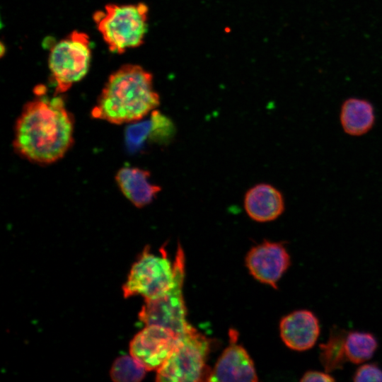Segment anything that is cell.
Returning a JSON list of instances; mask_svg holds the SVG:
<instances>
[{"label":"cell","instance_id":"obj_1","mask_svg":"<svg viewBox=\"0 0 382 382\" xmlns=\"http://www.w3.org/2000/svg\"><path fill=\"white\" fill-rule=\"evenodd\" d=\"M74 116L59 96H38L26 103L18 117L13 146L23 158L40 165L52 164L74 143Z\"/></svg>","mask_w":382,"mask_h":382},{"label":"cell","instance_id":"obj_2","mask_svg":"<svg viewBox=\"0 0 382 382\" xmlns=\"http://www.w3.org/2000/svg\"><path fill=\"white\" fill-rule=\"evenodd\" d=\"M159 103L151 74L139 65L126 64L109 76L91 116L114 125L130 123L143 119Z\"/></svg>","mask_w":382,"mask_h":382},{"label":"cell","instance_id":"obj_3","mask_svg":"<svg viewBox=\"0 0 382 382\" xmlns=\"http://www.w3.org/2000/svg\"><path fill=\"white\" fill-rule=\"evenodd\" d=\"M148 7L137 4H107L98 11L93 20L108 49L112 52L123 53L140 46L148 28Z\"/></svg>","mask_w":382,"mask_h":382},{"label":"cell","instance_id":"obj_4","mask_svg":"<svg viewBox=\"0 0 382 382\" xmlns=\"http://www.w3.org/2000/svg\"><path fill=\"white\" fill-rule=\"evenodd\" d=\"M209 340L192 325L177 335L173 349L157 369L156 381L195 382L207 381Z\"/></svg>","mask_w":382,"mask_h":382},{"label":"cell","instance_id":"obj_5","mask_svg":"<svg viewBox=\"0 0 382 382\" xmlns=\"http://www.w3.org/2000/svg\"><path fill=\"white\" fill-rule=\"evenodd\" d=\"M185 254L178 244L175 261L174 279L172 286L163 295L145 300L139 313V320L146 325H158L165 327L177 335L190 325L186 320V309L183 298L185 278Z\"/></svg>","mask_w":382,"mask_h":382},{"label":"cell","instance_id":"obj_6","mask_svg":"<svg viewBox=\"0 0 382 382\" xmlns=\"http://www.w3.org/2000/svg\"><path fill=\"white\" fill-rule=\"evenodd\" d=\"M91 54L89 37L76 30L52 47L49 67L55 83V95L67 91L86 76Z\"/></svg>","mask_w":382,"mask_h":382},{"label":"cell","instance_id":"obj_7","mask_svg":"<svg viewBox=\"0 0 382 382\" xmlns=\"http://www.w3.org/2000/svg\"><path fill=\"white\" fill-rule=\"evenodd\" d=\"M173 279V263L168 259L165 250L158 255L146 247L132 266L122 287L124 296L141 295L145 300L157 298L170 289Z\"/></svg>","mask_w":382,"mask_h":382},{"label":"cell","instance_id":"obj_8","mask_svg":"<svg viewBox=\"0 0 382 382\" xmlns=\"http://www.w3.org/2000/svg\"><path fill=\"white\" fill-rule=\"evenodd\" d=\"M177 335L158 325H148L131 340L129 352L147 371L158 369L168 359Z\"/></svg>","mask_w":382,"mask_h":382},{"label":"cell","instance_id":"obj_9","mask_svg":"<svg viewBox=\"0 0 382 382\" xmlns=\"http://www.w3.org/2000/svg\"><path fill=\"white\" fill-rule=\"evenodd\" d=\"M245 265L255 279L277 289L290 265V256L283 244L266 241L249 250Z\"/></svg>","mask_w":382,"mask_h":382},{"label":"cell","instance_id":"obj_10","mask_svg":"<svg viewBox=\"0 0 382 382\" xmlns=\"http://www.w3.org/2000/svg\"><path fill=\"white\" fill-rule=\"evenodd\" d=\"M253 361L243 347L237 343V334L230 331V343L224 350L207 381H257Z\"/></svg>","mask_w":382,"mask_h":382},{"label":"cell","instance_id":"obj_11","mask_svg":"<svg viewBox=\"0 0 382 382\" xmlns=\"http://www.w3.org/2000/svg\"><path fill=\"white\" fill-rule=\"evenodd\" d=\"M279 330L281 338L289 348L305 351L316 344L320 334V325L313 313L298 310L282 319Z\"/></svg>","mask_w":382,"mask_h":382},{"label":"cell","instance_id":"obj_12","mask_svg":"<svg viewBox=\"0 0 382 382\" xmlns=\"http://www.w3.org/2000/svg\"><path fill=\"white\" fill-rule=\"evenodd\" d=\"M115 181L123 195L136 207L150 204L161 191L150 181V173L138 167L125 166L118 170Z\"/></svg>","mask_w":382,"mask_h":382},{"label":"cell","instance_id":"obj_13","mask_svg":"<svg viewBox=\"0 0 382 382\" xmlns=\"http://www.w3.org/2000/svg\"><path fill=\"white\" fill-rule=\"evenodd\" d=\"M244 207L252 219L258 222L271 221L283 213L284 197L272 185L257 184L245 193Z\"/></svg>","mask_w":382,"mask_h":382},{"label":"cell","instance_id":"obj_14","mask_svg":"<svg viewBox=\"0 0 382 382\" xmlns=\"http://www.w3.org/2000/svg\"><path fill=\"white\" fill-rule=\"evenodd\" d=\"M340 120L344 132L354 137L368 133L375 123L373 105L367 100L349 98L341 106Z\"/></svg>","mask_w":382,"mask_h":382},{"label":"cell","instance_id":"obj_15","mask_svg":"<svg viewBox=\"0 0 382 382\" xmlns=\"http://www.w3.org/2000/svg\"><path fill=\"white\" fill-rule=\"evenodd\" d=\"M346 332L334 328L327 342L320 345V361L328 373L342 368L347 359L345 354Z\"/></svg>","mask_w":382,"mask_h":382},{"label":"cell","instance_id":"obj_16","mask_svg":"<svg viewBox=\"0 0 382 382\" xmlns=\"http://www.w3.org/2000/svg\"><path fill=\"white\" fill-rule=\"evenodd\" d=\"M377 347L375 337L369 332L352 331L345 337L346 357L354 364H361L370 359Z\"/></svg>","mask_w":382,"mask_h":382},{"label":"cell","instance_id":"obj_17","mask_svg":"<svg viewBox=\"0 0 382 382\" xmlns=\"http://www.w3.org/2000/svg\"><path fill=\"white\" fill-rule=\"evenodd\" d=\"M145 367L132 355L118 357L110 369V376L114 381H139L145 376Z\"/></svg>","mask_w":382,"mask_h":382},{"label":"cell","instance_id":"obj_18","mask_svg":"<svg viewBox=\"0 0 382 382\" xmlns=\"http://www.w3.org/2000/svg\"><path fill=\"white\" fill-rule=\"evenodd\" d=\"M354 381H382V370L374 364L359 366L353 376Z\"/></svg>","mask_w":382,"mask_h":382},{"label":"cell","instance_id":"obj_19","mask_svg":"<svg viewBox=\"0 0 382 382\" xmlns=\"http://www.w3.org/2000/svg\"><path fill=\"white\" fill-rule=\"evenodd\" d=\"M301 381H334L335 378L328 372H321L318 371H306L300 380Z\"/></svg>","mask_w":382,"mask_h":382}]
</instances>
